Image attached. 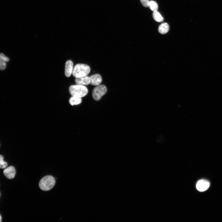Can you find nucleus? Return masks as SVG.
<instances>
[{
    "label": "nucleus",
    "mask_w": 222,
    "mask_h": 222,
    "mask_svg": "<svg viewBox=\"0 0 222 222\" xmlns=\"http://www.w3.org/2000/svg\"><path fill=\"white\" fill-rule=\"evenodd\" d=\"M90 71L89 66L84 64H77L73 68L72 74L76 78L87 76Z\"/></svg>",
    "instance_id": "1"
},
{
    "label": "nucleus",
    "mask_w": 222,
    "mask_h": 222,
    "mask_svg": "<svg viewBox=\"0 0 222 222\" xmlns=\"http://www.w3.org/2000/svg\"><path fill=\"white\" fill-rule=\"evenodd\" d=\"M69 90L72 96L81 98L85 96L88 92V89L86 86L77 84L70 86Z\"/></svg>",
    "instance_id": "2"
},
{
    "label": "nucleus",
    "mask_w": 222,
    "mask_h": 222,
    "mask_svg": "<svg viewBox=\"0 0 222 222\" xmlns=\"http://www.w3.org/2000/svg\"><path fill=\"white\" fill-rule=\"evenodd\" d=\"M56 180L54 177L47 175L42 178L39 183L40 188L44 191H48L51 189L54 186Z\"/></svg>",
    "instance_id": "3"
},
{
    "label": "nucleus",
    "mask_w": 222,
    "mask_h": 222,
    "mask_svg": "<svg viewBox=\"0 0 222 222\" xmlns=\"http://www.w3.org/2000/svg\"><path fill=\"white\" fill-rule=\"evenodd\" d=\"M107 89L105 86L99 85L97 86L92 90V96L93 98L96 101H98L101 99V97L107 92Z\"/></svg>",
    "instance_id": "4"
},
{
    "label": "nucleus",
    "mask_w": 222,
    "mask_h": 222,
    "mask_svg": "<svg viewBox=\"0 0 222 222\" xmlns=\"http://www.w3.org/2000/svg\"><path fill=\"white\" fill-rule=\"evenodd\" d=\"M210 186V183L208 181L204 179H201L197 182L196 188L199 191L202 192L207 190Z\"/></svg>",
    "instance_id": "5"
},
{
    "label": "nucleus",
    "mask_w": 222,
    "mask_h": 222,
    "mask_svg": "<svg viewBox=\"0 0 222 222\" xmlns=\"http://www.w3.org/2000/svg\"><path fill=\"white\" fill-rule=\"evenodd\" d=\"M73 69V64L71 60L67 61L65 64V75L67 77H70L72 74Z\"/></svg>",
    "instance_id": "6"
},
{
    "label": "nucleus",
    "mask_w": 222,
    "mask_h": 222,
    "mask_svg": "<svg viewBox=\"0 0 222 222\" xmlns=\"http://www.w3.org/2000/svg\"><path fill=\"white\" fill-rule=\"evenodd\" d=\"M90 77V84L94 86H98L102 82V79L99 74H95L91 76Z\"/></svg>",
    "instance_id": "7"
},
{
    "label": "nucleus",
    "mask_w": 222,
    "mask_h": 222,
    "mask_svg": "<svg viewBox=\"0 0 222 222\" xmlns=\"http://www.w3.org/2000/svg\"><path fill=\"white\" fill-rule=\"evenodd\" d=\"M4 175L8 179H11L15 176L16 171L14 168L10 166L6 168L3 171Z\"/></svg>",
    "instance_id": "8"
},
{
    "label": "nucleus",
    "mask_w": 222,
    "mask_h": 222,
    "mask_svg": "<svg viewBox=\"0 0 222 222\" xmlns=\"http://www.w3.org/2000/svg\"><path fill=\"white\" fill-rule=\"evenodd\" d=\"M76 84L82 85H88L90 84V77L88 76H86L80 77L76 78L75 80Z\"/></svg>",
    "instance_id": "9"
},
{
    "label": "nucleus",
    "mask_w": 222,
    "mask_h": 222,
    "mask_svg": "<svg viewBox=\"0 0 222 222\" xmlns=\"http://www.w3.org/2000/svg\"><path fill=\"white\" fill-rule=\"evenodd\" d=\"M169 29V26L166 23H164L161 24L159 26L158 31L159 32L162 34H164L168 32Z\"/></svg>",
    "instance_id": "10"
},
{
    "label": "nucleus",
    "mask_w": 222,
    "mask_h": 222,
    "mask_svg": "<svg viewBox=\"0 0 222 222\" xmlns=\"http://www.w3.org/2000/svg\"><path fill=\"white\" fill-rule=\"evenodd\" d=\"M82 102L81 98L72 96L69 100V103L71 105H77Z\"/></svg>",
    "instance_id": "11"
},
{
    "label": "nucleus",
    "mask_w": 222,
    "mask_h": 222,
    "mask_svg": "<svg viewBox=\"0 0 222 222\" xmlns=\"http://www.w3.org/2000/svg\"><path fill=\"white\" fill-rule=\"evenodd\" d=\"M153 17L154 19L157 22H160L163 21V17L157 11L153 12Z\"/></svg>",
    "instance_id": "12"
},
{
    "label": "nucleus",
    "mask_w": 222,
    "mask_h": 222,
    "mask_svg": "<svg viewBox=\"0 0 222 222\" xmlns=\"http://www.w3.org/2000/svg\"><path fill=\"white\" fill-rule=\"evenodd\" d=\"M148 6L153 12L157 11L158 9V5L157 3L152 0L149 1Z\"/></svg>",
    "instance_id": "13"
},
{
    "label": "nucleus",
    "mask_w": 222,
    "mask_h": 222,
    "mask_svg": "<svg viewBox=\"0 0 222 222\" xmlns=\"http://www.w3.org/2000/svg\"><path fill=\"white\" fill-rule=\"evenodd\" d=\"M6 67V61L0 56V70H3Z\"/></svg>",
    "instance_id": "14"
},
{
    "label": "nucleus",
    "mask_w": 222,
    "mask_h": 222,
    "mask_svg": "<svg viewBox=\"0 0 222 222\" xmlns=\"http://www.w3.org/2000/svg\"><path fill=\"white\" fill-rule=\"evenodd\" d=\"M7 163L3 160V157L1 155H0V168H5L7 166Z\"/></svg>",
    "instance_id": "15"
},
{
    "label": "nucleus",
    "mask_w": 222,
    "mask_h": 222,
    "mask_svg": "<svg viewBox=\"0 0 222 222\" xmlns=\"http://www.w3.org/2000/svg\"><path fill=\"white\" fill-rule=\"evenodd\" d=\"M140 1L143 6L145 7H148L149 0H140Z\"/></svg>",
    "instance_id": "16"
},
{
    "label": "nucleus",
    "mask_w": 222,
    "mask_h": 222,
    "mask_svg": "<svg viewBox=\"0 0 222 222\" xmlns=\"http://www.w3.org/2000/svg\"><path fill=\"white\" fill-rule=\"evenodd\" d=\"M0 56L5 60L6 62H8L9 61V59L8 57L6 56L3 53H0Z\"/></svg>",
    "instance_id": "17"
},
{
    "label": "nucleus",
    "mask_w": 222,
    "mask_h": 222,
    "mask_svg": "<svg viewBox=\"0 0 222 222\" xmlns=\"http://www.w3.org/2000/svg\"><path fill=\"white\" fill-rule=\"evenodd\" d=\"M2 217H1V215H0V222H1L2 221Z\"/></svg>",
    "instance_id": "18"
}]
</instances>
